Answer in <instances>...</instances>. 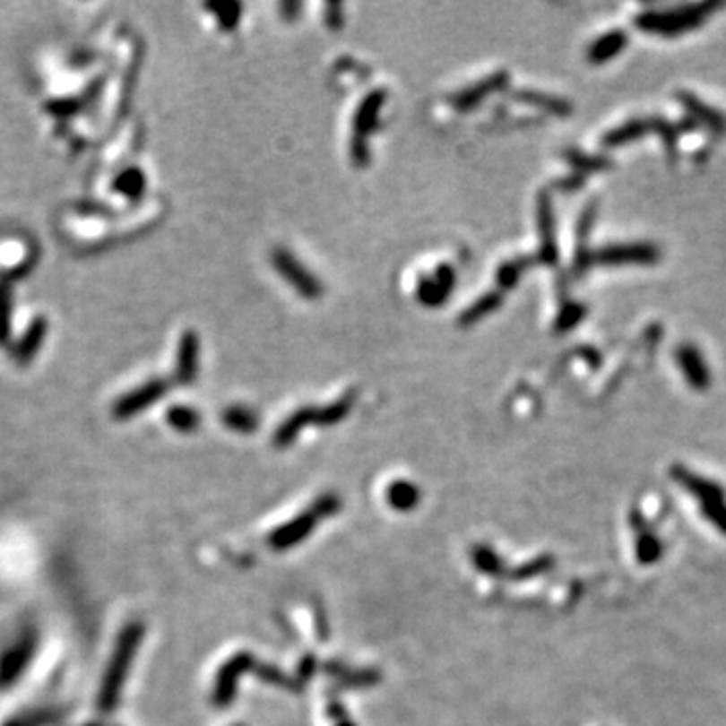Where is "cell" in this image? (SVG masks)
I'll list each match as a JSON object with an SVG mask.
<instances>
[{
    "label": "cell",
    "instance_id": "obj_20",
    "mask_svg": "<svg viewBox=\"0 0 726 726\" xmlns=\"http://www.w3.org/2000/svg\"><path fill=\"white\" fill-rule=\"evenodd\" d=\"M585 315V307L579 305V303H567L561 309L559 317L555 321V327L557 331H569L571 327H575L577 323L583 319Z\"/></svg>",
    "mask_w": 726,
    "mask_h": 726
},
{
    "label": "cell",
    "instance_id": "obj_10",
    "mask_svg": "<svg viewBox=\"0 0 726 726\" xmlns=\"http://www.w3.org/2000/svg\"><path fill=\"white\" fill-rule=\"evenodd\" d=\"M676 361L680 363V367L684 371V377L688 379L690 385L696 387V390H704L710 382L708 367L704 363V358L698 351V347H694L690 343L682 345L680 350L676 351Z\"/></svg>",
    "mask_w": 726,
    "mask_h": 726
},
{
    "label": "cell",
    "instance_id": "obj_26",
    "mask_svg": "<svg viewBox=\"0 0 726 726\" xmlns=\"http://www.w3.org/2000/svg\"><path fill=\"white\" fill-rule=\"evenodd\" d=\"M476 563H479L480 569L488 571V573H492V571L497 569L495 565H492V563H497V557H495V553H492V551H487V549H484V551H480V557H476Z\"/></svg>",
    "mask_w": 726,
    "mask_h": 726
},
{
    "label": "cell",
    "instance_id": "obj_24",
    "mask_svg": "<svg viewBox=\"0 0 726 726\" xmlns=\"http://www.w3.org/2000/svg\"><path fill=\"white\" fill-rule=\"evenodd\" d=\"M567 158L571 164L579 169H601V168L609 166V161L605 158H589V156H585V153H579L575 150H569Z\"/></svg>",
    "mask_w": 726,
    "mask_h": 726
},
{
    "label": "cell",
    "instance_id": "obj_5",
    "mask_svg": "<svg viewBox=\"0 0 726 726\" xmlns=\"http://www.w3.org/2000/svg\"><path fill=\"white\" fill-rule=\"evenodd\" d=\"M271 263L281 272L289 285L297 289V293L305 298H317L323 293V287L315 274L305 269L301 261L287 248H274L271 253Z\"/></svg>",
    "mask_w": 726,
    "mask_h": 726
},
{
    "label": "cell",
    "instance_id": "obj_2",
    "mask_svg": "<svg viewBox=\"0 0 726 726\" xmlns=\"http://www.w3.org/2000/svg\"><path fill=\"white\" fill-rule=\"evenodd\" d=\"M718 4H686L672 8L666 13H648L637 16L635 24L642 30H650L653 35H682L684 30L698 27L704 22L706 14L713 13Z\"/></svg>",
    "mask_w": 726,
    "mask_h": 726
},
{
    "label": "cell",
    "instance_id": "obj_7",
    "mask_svg": "<svg viewBox=\"0 0 726 726\" xmlns=\"http://www.w3.org/2000/svg\"><path fill=\"white\" fill-rule=\"evenodd\" d=\"M456 272L450 264H440L434 271L432 277H422L418 281L416 297L418 301L426 307H440L450 297V290L454 289Z\"/></svg>",
    "mask_w": 726,
    "mask_h": 726
},
{
    "label": "cell",
    "instance_id": "obj_23",
    "mask_svg": "<svg viewBox=\"0 0 726 726\" xmlns=\"http://www.w3.org/2000/svg\"><path fill=\"white\" fill-rule=\"evenodd\" d=\"M27 660H29V645H24V648H19L14 653H11V656L6 658L4 666H3V676L11 680L13 676H16L21 672L22 666L27 664Z\"/></svg>",
    "mask_w": 726,
    "mask_h": 726
},
{
    "label": "cell",
    "instance_id": "obj_9",
    "mask_svg": "<svg viewBox=\"0 0 726 726\" xmlns=\"http://www.w3.org/2000/svg\"><path fill=\"white\" fill-rule=\"evenodd\" d=\"M506 81H508L506 71L492 73L490 77L479 81L476 85H471V87L462 89V91H458L454 97H452V103H454V108H458V109H472L487 95L500 91V89L506 85Z\"/></svg>",
    "mask_w": 726,
    "mask_h": 726
},
{
    "label": "cell",
    "instance_id": "obj_13",
    "mask_svg": "<svg viewBox=\"0 0 726 726\" xmlns=\"http://www.w3.org/2000/svg\"><path fill=\"white\" fill-rule=\"evenodd\" d=\"M313 524H315V514H301V519L289 523L287 527L277 531V535L272 537V545H277V547L295 545L297 540H301L305 535H309Z\"/></svg>",
    "mask_w": 726,
    "mask_h": 726
},
{
    "label": "cell",
    "instance_id": "obj_3",
    "mask_svg": "<svg viewBox=\"0 0 726 726\" xmlns=\"http://www.w3.org/2000/svg\"><path fill=\"white\" fill-rule=\"evenodd\" d=\"M385 103V93L382 89H376V91L367 93L363 97L361 103L358 105V111H355L353 117V134H351V160L355 166H367L369 161V148H367V137L376 132V127L379 124V111H382Z\"/></svg>",
    "mask_w": 726,
    "mask_h": 726
},
{
    "label": "cell",
    "instance_id": "obj_16",
    "mask_svg": "<svg viewBox=\"0 0 726 726\" xmlns=\"http://www.w3.org/2000/svg\"><path fill=\"white\" fill-rule=\"evenodd\" d=\"M532 264L531 258H513V261H506L498 266L497 271V285L498 290H506L514 287L519 282L521 274L529 269Z\"/></svg>",
    "mask_w": 726,
    "mask_h": 726
},
{
    "label": "cell",
    "instance_id": "obj_25",
    "mask_svg": "<svg viewBox=\"0 0 726 726\" xmlns=\"http://www.w3.org/2000/svg\"><path fill=\"white\" fill-rule=\"evenodd\" d=\"M327 22H329V27H333V29H337V27H341V22H343V19H341V4H327Z\"/></svg>",
    "mask_w": 726,
    "mask_h": 726
},
{
    "label": "cell",
    "instance_id": "obj_27",
    "mask_svg": "<svg viewBox=\"0 0 726 726\" xmlns=\"http://www.w3.org/2000/svg\"><path fill=\"white\" fill-rule=\"evenodd\" d=\"M281 11H282V14H285V19H295L297 13L301 11V4H298V3H282Z\"/></svg>",
    "mask_w": 726,
    "mask_h": 726
},
{
    "label": "cell",
    "instance_id": "obj_18",
    "mask_svg": "<svg viewBox=\"0 0 726 726\" xmlns=\"http://www.w3.org/2000/svg\"><path fill=\"white\" fill-rule=\"evenodd\" d=\"M196 361H198V339L194 333L184 335L180 345V377L192 379L196 376Z\"/></svg>",
    "mask_w": 726,
    "mask_h": 726
},
{
    "label": "cell",
    "instance_id": "obj_4",
    "mask_svg": "<svg viewBox=\"0 0 726 726\" xmlns=\"http://www.w3.org/2000/svg\"><path fill=\"white\" fill-rule=\"evenodd\" d=\"M140 635H142L140 626L127 627L124 635H121L116 656H113V661L108 670V676H105V682L101 688V708L109 710L111 706H116L121 684H124L127 668H129V664H132V658L135 653L137 642H140Z\"/></svg>",
    "mask_w": 726,
    "mask_h": 726
},
{
    "label": "cell",
    "instance_id": "obj_17",
    "mask_svg": "<svg viewBox=\"0 0 726 726\" xmlns=\"http://www.w3.org/2000/svg\"><path fill=\"white\" fill-rule=\"evenodd\" d=\"M222 419H224V424L230 428V430H237V432H253L258 424V418L255 411L245 406L229 408L222 414Z\"/></svg>",
    "mask_w": 726,
    "mask_h": 726
},
{
    "label": "cell",
    "instance_id": "obj_6",
    "mask_svg": "<svg viewBox=\"0 0 726 726\" xmlns=\"http://www.w3.org/2000/svg\"><path fill=\"white\" fill-rule=\"evenodd\" d=\"M597 264H652L658 261V248L652 245H613L589 253Z\"/></svg>",
    "mask_w": 726,
    "mask_h": 726
},
{
    "label": "cell",
    "instance_id": "obj_14",
    "mask_svg": "<svg viewBox=\"0 0 726 726\" xmlns=\"http://www.w3.org/2000/svg\"><path fill=\"white\" fill-rule=\"evenodd\" d=\"M645 132V119H629L624 125H619L616 129H611L609 134L603 135V145L605 148H618V145H624L626 142H634L637 137H642Z\"/></svg>",
    "mask_w": 726,
    "mask_h": 726
},
{
    "label": "cell",
    "instance_id": "obj_1",
    "mask_svg": "<svg viewBox=\"0 0 726 726\" xmlns=\"http://www.w3.org/2000/svg\"><path fill=\"white\" fill-rule=\"evenodd\" d=\"M351 403H353V393H347L345 398L329 403V406H325V408L297 410L293 416L287 418L285 422L279 426L277 434H274V442H277L279 446H285V444H290L297 438V434L301 432L305 426L337 424L339 419H343L347 414H350Z\"/></svg>",
    "mask_w": 726,
    "mask_h": 726
},
{
    "label": "cell",
    "instance_id": "obj_12",
    "mask_svg": "<svg viewBox=\"0 0 726 726\" xmlns=\"http://www.w3.org/2000/svg\"><path fill=\"white\" fill-rule=\"evenodd\" d=\"M500 303H503V290H498V289L479 297L462 315H460V325H462V327L474 325L476 321H480V319L487 317V315H490L492 311H497L500 307Z\"/></svg>",
    "mask_w": 726,
    "mask_h": 726
},
{
    "label": "cell",
    "instance_id": "obj_22",
    "mask_svg": "<svg viewBox=\"0 0 726 726\" xmlns=\"http://www.w3.org/2000/svg\"><path fill=\"white\" fill-rule=\"evenodd\" d=\"M168 419H169V424L176 428V430H182V432H188V430H192V428L198 426V414L190 408L169 410Z\"/></svg>",
    "mask_w": 726,
    "mask_h": 726
},
{
    "label": "cell",
    "instance_id": "obj_8",
    "mask_svg": "<svg viewBox=\"0 0 726 726\" xmlns=\"http://www.w3.org/2000/svg\"><path fill=\"white\" fill-rule=\"evenodd\" d=\"M537 220H539V237H540L539 261L545 264H555L557 263L555 218H553L551 198H549L547 192H540V196L537 200Z\"/></svg>",
    "mask_w": 726,
    "mask_h": 726
},
{
    "label": "cell",
    "instance_id": "obj_19",
    "mask_svg": "<svg viewBox=\"0 0 726 726\" xmlns=\"http://www.w3.org/2000/svg\"><path fill=\"white\" fill-rule=\"evenodd\" d=\"M521 101L524 103H531V105H537L540 109H547L555 113V116H569L571 111V105L563 99H557V97L551 95H543V93H535V91H521L516 93Z\"/></svg>",
    "mask_w": 726,
    "mask_h": 726
},
{
    "label": "cell",
    "instance_id": "obj_11",
    "mask_svg": "<svg viewBox=\"0 0 726 726\" xmlns=\"http://www.w3.org/2000/svg\"><path fill=\"white\" fill-rule=\"evenodd\" d=\"M627 43V37L624 30H608L605 35H601L600 39H595L592 45H589V51H587V59L592 61L593 65H601L605 61L613 59V56H618L621 53V48L626 47Z\"/></svg>",
    "mask_w": 726,
    "mask_h": 726
},
{
    "label": "cell",
    "instance_id": "obj_15",
    "mask_svg": "<svg viewBox=\"0 0 726 726\" xmlns=\"http://www.w3.org/2000/svg\"><path fill=\"white\" fill-rule=\"evenodd\" d=\"M387 498H390V505L393 508H398V511H408V508L416 506L419 490L408 480H395L390 490H387Z\"/></svg>",
    "mask_w": 726,
    "mask_h": 726
},
{
    "label": "cell",
    "instance_id": "obj_21",
    "mask_svg": "<svg viewBox=\"0 0 726 726\" xmlns=\"http://www.w3.org/2000/svg\"><path fill=\"white\" fill-rule=\"evenodd\" d=\"M210 11L216 13L218 21L224 29H234L240 21L242 6L238 3H222V4H210Z\"/></svg>",
    "mask_w": 726,
    "mask_h": 726
}]
</instances>
